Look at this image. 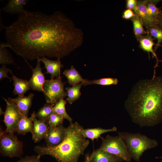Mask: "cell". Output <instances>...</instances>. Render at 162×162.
<instances>
[{
	"label": "cell",
	"mask_w": 162,
	"mask_h": 162,
	"mask_svg": "<svg viewBox=\"0 0 162 162\" xmlns=\"http://www.w3.org/2000/svg\"><path fill=\"white\" fill-rule=\"evenodd\" d=\"M132 121L140 127H152L162 121V76L138 81L124 104Z\"/></svg>",
	"instance_id": "obj_2"
},
{
	"label": "cell",
	"mask_w": 162,
	"mask_h": 162,
	"mask_svg": "<svg viewBox=\"0 0 162 162\" xmlns=\"http://www.w3.org/2000/svg\"><path fill=\"white\" fill-rule=\"evenodd\" d=\"M64 83L59 76L55 79L45 80L44 84L43 93L47 104H55L62 98L67 96L64 89Z\"/></svg>",
	"instance_id": "obj_7"
},
{
	"label": "cell",
	"mask_w": 162,
	"mask_h": 162,
	"mask_svg": "<svg viewBox=\"0 0 162 162\" xmlns=\"http://www.w3.org/2000/svg\"><path fill=\"white\" fill-rule=\"evenodd\" d=\"M133 11L147 29L154 26L147 13L146 0L137 1V6Z\"/></svg>",
	"instance_id": "obj_16"
},
{
	"label": "cell",
	"mask_w": 162,
	"mask_h": 162,
	"mask_svg": "<svg viewBox=\"0 0 162 162\" xmlns=\"http://www.w3.org/2000/svg\"><path fill=\"white\" fill-rule=\"evenodd\" d=\"M146 31L154 40H157V43L154 49V50L155 52L162 42V29L157 26L154 25L149 27L147 29Z\"/></svg>",
	"instance_id": "obj_27"
},
{
	"label": "cell",
	"mask_w": 162,
	"mask_h": 162,
	"mask_svg": "<svg viewBox=\"0 0 162 162\" xmlns=\"http://www.w3.org/2000/svg\"><path fill=\"white\" fill-rule=\"evenodd\" d=\"M41 156L38 154L31 156H26L21 158L17 162H41Z\"/></svg>",
	"instance_id": "obj_31"
},
{
	"label": "cell",
	"mask_w": 162,
	"mask_h": 162,
	"mask_svg": "<svg viewBox=\"0 0 162 162\" xmlns=\"http://www.w3.org/2000/svg\"><path fill=\"white\" fill-rule=\"evenodd\" d=\"M118 135L125 143L131 158L137 161H139L145 151L155 147L158 144L157 141L140 133L122 132H118Z\"/></svg>",
	"instance_id": "obj_4"
},
{
	"label": "cell",
	"mask_w": 162,
	"mask_h": 162,
	"mask_svg": "<svg viewBox=\"0 0 162 162\" xmlns=\"http://www.w3.org/2000/svg\"><path fill=\"white\" fill-rule=\"evenodd\" d=\"M4 112L3 111L2 108L0 107V115L4 113Z\"/></svg>",
	"instance_id": "obj_36"
},
{
	"label": "cell",
	"mask_w": 162,
	"mask_h": 162,
	"mask_svg": "<svg viewBox=\"0 0 162 162\" xmlns=\"http://www.w3.org/2000/svg\"><path fill=\"white\" fill-rule=\"evenodd\" d=\"M137 40L139 43V46L144 52H147L148 55L149 59H150V52L152 54L153 58H155L156 59V64L154 67V73L152 77L156 76V68L158 66L159 62H162V60H160L158 58L155 52L153 49V46L156 45L154 42V39L147 32L145 35L139 36Z\"/></svg>",
	"instance_id": "obj_10"
},
{
	"label": "cell",
	"mask_w": 162,
	"mask_h": 162,
	"mask_svg": "<svg viewBox=\"0 0 162 162\" xmlns=\"http://www.w3.org/2000/svg\"><path fill=\"white\" fill-rule=\"evenodd\" d=\"M156 158H162V156L160 157H156Z\"/></svg>",
	"instance_id": "obj_37"
},
{
	"label": "cell",
	"mask_w": 162,
	"mask_h": 162,
	"mask_svg": "<svg viewBox=\"0 0 162 162\" xmlns=\"http://www.w3.org/2000/svg\"><path fill=\"white\" fill-rule=\"evenodd\" d=\"M102 142L100 148L115 155L127 162H130L131 157L126 145L119 136H113L109 135L105 138L101 137Z\"/></svg>",
	"instance_id": "obj_6"
},
{
	"label": "cell",
	"mask_w": 162,
	"mask_h": 162,
	"mask_svg": "<svg viewBox=\"0 0 162 162\" xmlns=\"http://www.w3.org/2000/svg\"><path fill=\"white\" fill-rule=\"evenodd\" d=\"M160 0H146V6L147 13L154 25H157L158 17L161 8H158L157 4Z\"/></svg>",
	"instance_id": "obj_20"
},
{
	"label": "cell",
	"mask_w": 162,
	"mask_h": 162,
	"mask_svg": "<svg viewBox=\"0 0 162 162\" xmlns=\"http://www.w3.org/2000/svg\"><path fill=\"white\" fill-rule=\"evenodd\" d=\"M34 111L29 117L22 116L18 122L15 132L18 134L25 135L28 132L32 133L33 126V121L35 116Z\"/></svg>",
	"instance_id": "obj_17"
},
{
	"label": "cell",
	"mask_w": 162,
	"mask_h": 162,
	"mask_svg": "<svg viewBox=\"0 0 162 162\" xmlns=\"http://www.w3.org/2000/svg\"><path fill=\"white\" fill-rule=\"evenodd\" d=\"M64 119L61 116L53 112L47 122L50 127L55 128L62 124Z\"/></svg>",
	"instance_id": "obj_30"
},
{
	"label": "cell",
	"mask_w": 162,
	"mask_h": 162,
	"mask_svg": "<svg viewBox=\"0 0 162 162\" xmlns=\"http://www.w3.org/2000/svg\"><path fill=\"white\" fill-rule=\"evenodd\" d=\"M23 143L14 134L0 129V153L10 158L20 157L23 154Z\"/></svg>",
	"instance_id": "obj_5"
},
{
	"label": "cell",
	"mask_w": 162,
	"mask_h": 162,
	"mask_svg": "<svg viewBox=\"0 0 162 162\" xmlns=\"http://www.w3.org/2000/svg\"><path fill=\"white\" fill-rule=\"evenodd\" d=\"M40 62L37 60L35 68H33L28 63L32 70V75L28 81L29 86L32 90L43 92V86L45 81L44 74L42 72Z\"/></svg>",
	"instance_id": "obj_12"
},
{
	"label": "cell",
	"mask_w": 162,
	"mask_h": 162,
	"mask_svg": "<svg viewBox=\"0 0 162 162\" xmlns=\"http://www.w3.org/2000/svg\"><path fill=\"white\" fill-rule=\"evenodd\" d=\"M137 1L136 0H126V7L127 9L134 11L137 6Z\"/></svg>",
	"instance_id": "obj_34"
},
{
	"label": "cell",
	"mask_w": 162,
	"mask_h": 162,
	"mask_svg": "<svg viewBox=\"0 0 162 162\" xmlns=\"http://www.w3.org/2000/svg\"><path fill=\"white\" fill-rule=\"evenodd\" d=\"M83 128L77 122L71 123L67 128L64 140L60 144L54 147L36 146L34 151L41 156L49 155L61 162H78L89 143L81 133Z\"/></svg>",
	"instance_id": "obj_3"
},
{
	"label": "cell",
	"mask_w": 162,
	"mask_h": 162,
	"mask_svg": "<svg viewBox=\"0 0 162 162\" xmlns=\"http://www.w3.org/2000/svg\"><path fill=\"white\" fill-rule=\"evenodd\" d=\"M0 64L3 65L12 64L18 68L4 43H2L0 45Z\"/></svg>",
	"instance_id": "obj_25"
},
{
	"label": "cell",
	"mask_w": 162,
	"mask_h": 162,
	"mask_svg": "<svg viewBox=\"0 0 162 162\" xmlns=\"http://www.w3.org/2000/svg\"><path fill=\"white\" fill-rule=\"evenodd\" d=\"M4 27L5 46L25 60L45 56L60 59L83 42L82 31L59 11L47 15L25 10L10 25Z\"/></svg>",
	"instance_id": "obj_1"
},
{
	"label": "cell",
	"mask_w": 162,
	"mask_h": 162,
	"mask_svg": "<svg viewBox=\"0 0 162 162\" xmlns=\"http://www.w3.org/2000/svg\"><path fill=\"white\" fill-rule=\"evenodd\" d=\"M130 20L133 24L134 33L136 39L140 36L146 34L147 31L144 29L142 22L136 15Z\"/></svg>",
	"instance_id": "obj_28"
},
{
	"label": "cell",
	"mask_w": 162,
	"mask_h": 162,
	"mask_svg": "<svg viewBox=\"0 0 162 162\" xmlns=\"http://www.w3.org/2000/svg\"><path fill=\"white\" fill-rule=\"evenodd\" d=\"M10 72L11 74L13 75L12 70L10 69L7 68L6 66V65L3 64L0 68V80L1 81L3 78L6 77L10 80V82L11 81V78H10L8 75V73Z\"/></svg>",
	"instance_id": "obj_32"
},
{
	"label": "cell",
	"mask_w": 162,
	"mask_h": 162,
	"mask_svg": "<svg viewBox=\"0 0 162 162\" xmlns=\"http://www.w3.org/2000/svg\"><path fill=\"white\" fill-rule=\"evenodd\" d=\"M28 1L26 0H10L1 10L4 12L19 15L25 10L23 7Z\"/></svg>",
	"instance_id": "obj_18"
},
{
	"label": "cell",
	"mask_w": 162,
	"mask_h": 162,
	"mask_svg": "<svg viewBox=\"0 0 162 162\" xmlns=\"http://www.w3.org/2000/svg\"><path fill=\"white\" fill-rule=\"evenodd\" d=\"M117 128L114 127L111 129H104L100 128H83L81 131V133L83 136L86 138H88L92 141L94 139H98L99 138H101V135L104 133L115 131Z\"/></svg>",
	"instance_id": "obj_19"
},
{
	"label": "cell",
	"mask_w": 162,
	"mask_h": 162,
	"mask_svg": "<svg viewBox=\"0 0 162 162\" xmlns=\"http://www.w3.org/2000/svg\"><path fill=\"white\" fill-rule=\"evenodd\" d=\"M124 161L121 158L99 148L90 154H87L84 162H119Z\"/></svg>",
	"instance_id": "obj_11"
},
{
	"label": "cell",
	"mask_w": 162,
	"mask_h": 162,
	"mask_svg": "<svg viewBox=\"0 0 162 162\" xmlns=\"http://www.w3.org/2000/svg\"><path fill=\"white\" fill-rule=\"evenodd\" d=\"M66 129L62 124L55 128L50 127L45 139L46 146H56L62 142L65 138Z\"/></svg>",
	"instance_id": "obj_9"
},
{
	"label": "cell",
	"mask_w": 162,
	"mask_h": 162,
	"mask_svg": "<svg viewBox=\"0 0 162 162\" xmlns=\"http://www.w3.org/2000/svg\"><path fill=\"white\" fill-rule=\"evenodd\" d=\"M82 85H83V83H80L72 87L65 88L68 96L66 100L69 104H72L74 102L79 98L81 94L80 90Z\"/></svg>",
	"instance_id": "obj_23"
},
{
	"label": "cell",
	"mask_w": 162,
	"mask_h": 162,
	"mask_svg": "<svg viewBox=\"0 0 162 162\" xmlns=\"http://www.w3.org/2000/svg\"><path fill=\"white\" fill-rule=\"evenodd\" d=\"M32 139L35 142H39L45 139L50 128L47 122L37 119L35 117L33 121Z\"/></svg>",
	"instance_id": "obj_13"
},
{
	"label": "cell",
	"mask_w": 162,
	"mask_h": 162,
	"mask_svg": "<svg viewBox=\"0 0 162 162\" xmlns=\"http://www.w3.org/2000/svg\"><path fill=\"white\" fill-rule=\"evenodd\" d=\"M63 74L67 78L69 85L72 86L80 83H83L84 84L87 81L82 78L73 65L70 69L65 70Z\"/></svg>",
	"instance_id": "obj_21"
},
{
	"label": "cell",
	"mask_w": 162,
	"mask_h": 162,
	"mask_svg": "<svg viewBox=\"0 0 162 162\" xmlns=\"http://www.w3.org/2000/svg\"><path fill=\"white\" fill-rule=\"evenodd\" d=\"M66 103L63 98H61L53 106V112L61 116L64 119L68 120L71 123H72L73 120L66 112L65 107Z\"/></svg>",
	"instance_id": "obj_24"
},
{
	"label": "cell",
	"mask_w": 162,
	"mask_h": 162,
	"mask_svg": "<svg viewBox=\"0 0 162 162\" xmlns=\"http://www.w3.org/2000/svg\"><path fill=\"white\" fill-rule=\"evenodd\" d=\"M37 60L42 62L46 70V74H51L52 79L60 76V69L63 67L60 59L56 60H51L45 57L38 58Z\"/></svg>",
	"instance_id": "obj_14"
},
{
	"label": "cell",
	"mask_w": 162,
	"mask_h": 162,
	"mask_svg": "<svg viewBox=\"0 0 162 162\" xmlns=\"http://www.w3.org/2000/svg\"><path fill=\"white\" fill-rule=\"evenodd\" d=\"M11 79L14 82V89L13 92L14 94L24 96V94L30 89L28 81L26 80L19 79L13 75Z\"/></svg>",
	"instance_id": "obj_22"
},
{
	"label": "cell",
	"mask_w": 162,
	"mask_h": 162,
	"mask_svg": "<svg viewBox=\"0 0 162 162\" xmlns=\"http://www.w3.org/2000/svg\"><path fill=\"white\" fill-rule=\"evenodd\" d=\"M162 29V10H160L158 17V22L157 25Z\"/></svg>",
	"instance_id": "obj_35"
},
{
	"label": "cell",
	"mask_w": 162,
	"mask_h": 162,
	"mask_svg": "<svg viewBox=\"0 0 162 162\" xmlns=\"http://www.w3.org/2000/svg\"><path fill=\"white\" fill-rule=\"evenodd\" d=\"M54 105V104H45L36 113V117L39 120L47 122L50 116L53 112Z\"/></svg>",
	"instance_id": "obj_26"
},
{
	"label": "cell",
	"mask_w": 162,
	"mask_h": 162,
	"mask_svg": "<svg viewBox=\"0 0 162 162\" xmlns=\"http://www.w3.org/2000/svg\"><path fill=\"white\" fill-rule=\"evenodd\" d=\"M58 161V162H61L59 160H57Z\"/></svg>",
	"instance_id": "obj_38"
},
{
	"label": "cell",
	"mask_w": 162,
	"mask_h": 162,
	"mask_svg": "<svg viewBox=\"0 0 162 162\" xmlns=\"http://www.w3.org/2000/svg\"><path fill=\"white\" fill-rule=\"evenodd\" d=\"M118 82V79L116 78L107 77L92 80H88L83 85L86 86L91 84H98L103 86H108L111 85H117Z\"/></svg>",
	"instance_id": "obj_29"
},
{
	"label": "cell",
	"mask_w": 162,
	"mask_h": 162,
	"mask_svg": "<svg viewBox=\"0 0 162 162\" xmlns=\"http://www.w3.org/2000/svg\"><path fill=\"white\" fill-rule=\"evenodd\" d=\"M6 103V109L4 113L3 120L6 127V131L14 134L15 132L17 125L23 116L20 112L16 105L11 98L7 100L3 98Z\"/></svg>",
	"instance_id": "obj_8"
},
{
	"label": "cell",
	"mask_w": 162,
	"mask_h": 162,
	"mask_svg": "<svg viewBox=\"0 0 162 162\" xmlns=\"http://www.w3.org/2000/svg\"><path fill=\"white\" fill-rule=\"evenodd\" d=\"M135 16L136 15L133 10L127 9L123 11L122 17L125 20H130Z\"/></svg>",
	"instance_id": "obj_33"
},
{
	"label": "cell",
	"mask_w": 162,
	"mask_h": 162,
	"mask_svg": "<svg viewBox=\"0 0 162 162\" xmlns=\"http://www.w3.org/2000/svg\"><path fill=\"white\" fill-rule=\"evenodd\" d=\"M34 96L33 94L30 93L27 96H18L15 98H11V99L16 105L20 113L24 116L28 117Z\"/></svg>",
	"instance_id": "obj_15"
}]
</instances>
